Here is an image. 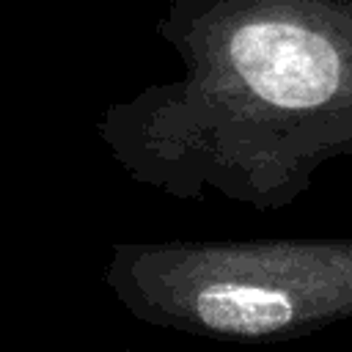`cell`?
Instances as JSON below:
<instances>
[{"label":"cell","mask_w":352,"mask_h":352,"mask_svg":"<svg viewBox=\"0 0 352 352\" xmlns=\"http://www.w3.org/2000/svg\"><path fill=\"white\" fill-rule=\"evenodd\" d=\"M157 36L182 74L96 118L132 182L280 212L352 157V0H170Z\"/></svg>","instance_id":"cell-1"},{"label":"cell","mask_w":352,"mask_h":352,"mask_svg":"<svg viewBox=\"0 0 352 352\" xmlns=\"http://www.w3.org/2000/svg\"><path fill=\"white\" fill-rule=\"evenodd\" d=\"M102 278L138 322L289 341L352 316V236L116 242Z\"/></svg>","instance_id":"cell-2"}]
</instances>
